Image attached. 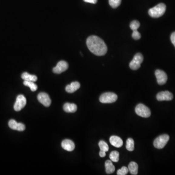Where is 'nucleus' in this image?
<instances>
[{
  "instance_id": "11",
  "label": "nucleus",
  "mask_w": 175,
  "mask_h": 175,
  "mask_svg": "<svg viewBox=\"0 0 175 175\" xmlns=\"http://www.w3.org/2000/svg\"><path fill=\"white\" fill-rule=\"evenodd\" d=\"M156 98L159 101H171L173 98V95L168 91H160L157 94Z\"/></svg>"
},
{
  "instance_id": "4",
  "label": "nucleus",
  "mask_w": 175,
  "mask_h": 175,
  "mask_svg": "<svg viewBox=\"0 0 175 175\" xmlns=\"http://www.w3.org/2000/svg\"><path fill=\"white\" fill-rule=\"evenodd\" d=\"M118 96L116 94L111 92H107L101 94L99 98V101L102 103H112L116 102Z\"/></svg>"
},
{
  "instance_id": "22",
  "label": "nucleus",
  "mask_w": 175,
  "mask_h": 175,
  "mask_svg": "<svg viewBox=\"0 0 175 175\" xmlns=\"http://www.w3.org/2000/svg\"><path fill=\"white\" fill-rule=\"evenodd\" d=\"M98 145L100 147V150L106 152L109 151V146L105 141H100L99 142Z\"/></svg>"
},
{
  "instance_id": "6",
  "label": "nucleus",
  "mask_w": 175,
  "mask_h": 175,
  "mask_svg": "<svg viewBox=\"0 0 175 175\" xmlns=\"http://www.w3.org/2000/svg\"><path fill=\"white\" fill-rule=\"evenodd\" d=\"M144 61L143 56L142 54L138 53L135 55L130 63V67L133 70H137L141 67V63Z\"/></svg>"
},
{
  "instance_id": "10",
  "label": "nucleus",
  "mask_w": 175,
  "mask_h": 175,
  "mask_svg": "<svg viewBox=\"0 0 175 175\" xmlns=\"http://www.w3.org/2000/svg\"><path fill=\"white\" fill-rule=\"evenodd\" d=\"M38 101L43 106L48 107L51 104V100L48 94L45 93H41L38 95Z\"/></svg>"
},
{
  "instance_id": "26",
  "label": "nucleus",
  "mask_w": 175,
  "mask_h": 175,
  "mask_svg": "<svg viewBox=\"0 0 175 175\" xmlns=\"http://www.w3.org/2000/svg\"><path fill=\"white\" fill-rule=\"evenodd\" d=\"M18 123L15 120L11 119L8 122V126L12 130H16L17 127Z\"/></svg>"
},
{
  "instance_id": "25",
  "label": "nucleus",
  "mask_w": 175,
  "mask_h": 175,
  "mask_svg": "<svg viewBox=\"0 0 175 175\" xmlns=\"http://www.w3.org/2000/svg\"><path fill=\"white\" fill-rule=\"evenodd\" d=\"M129 170L128 168L126 167H123L121 169L118 170L117 174L118 175H126L128 173Z\"/></svg>"
},
{
  "instance_id": "21",
  "label": "nucleus",
  "mask_w": 175,
  "mask_h": 175,
  "mask_svg": "<svg viewBox=\"0 0 175 175\" xmlns=\"http://www.w3.org/2000/svg\"><path fill=\"white\" fill-rule=\"evenodd\" d=\"M24 84L25 86L29 87L32 91H36L37 90V85L35 84L34 82L24 81Z\"/></svg>"
},
{
  "instance_id": "7",
  "label": "nucleus",
  "mask_w": 175,
  "mask_h": 175,
  "mask_svg": "<svg viewBox=\"0 0 175 175\" xmlns=\"http://www.w3.org/2000/svg\"><path fill=\"white\" fill-rule=\"evenodd\" d=\"M26 104V98L24 95L20 94L17 96L16 101L14 106V109L15 111H19L22 110Z\"/></svg>"
},
{
  "instance_id": "23",
  "label": "nucleus",
  "mask_w": 175,
  "mask_h": 175,
  "mask_svg": "<svg viewBox=\"0 0 175 175\" xmlns=\"http://www.w3.org/2000/svg\"><path fill=\"white\" fill-rule=\"evenodd\" d=\"M140 26V24L139 21H138L136 20H134V21H131L130 24V28L133 31L137 30Z\"/></svg>"
},
{
  "instance_id": "30",
  "label": "nucleus",
  "mask_w": 175,
  "mask_h": 175,
  "mask_svg": "<svg viewBox=\"0 0 175 175\" xmlns=\"http://www.w3.org/2000/svg\"><path fill=\"white\" fill-rule=\"evenodd\" d=\"M86 3H91V4H95L97 2V0H83Z\"/></svg>"
},
{
  "instance_id": "31",
  "label": "nucleus",
  "mask_w": 175,
  "mask_h": 175,
  "mask_svg": "<svg viewBox=\"0 0 175 175\" xmlns=\"http://www.w3.org/2000/svg\"><path fill=\"white\" fill-rule=\"evenodd\" d=\"M106 152L100 150L99 152V156H100L102 158H103L104 157L106 156Z\"/></svg>"
},
{
  "instance_id": "18",
  "label": "nucleus",
  "mask_w": 175,
  "mask_h": 175,
  "mask_svg": "<svg viewBox=\"0 0 175 175\" xmlns=\"http://www.w3.org/2000/svg\"><path fill=\"white\" fill-rule=\"evenodd\" d=\"M128 168L131 174L136 175L138 174V165L135 162H131L128 165Z\"/></svg>"
},
{
  "instance_id": "1",
  "label": "nucleus",
  "mask_w": 175,
  "mask_h": 175,
  "mask_svg": "<svg viewBox=\"0 0 175 175\" xmlns=\"http://www.w3.org/2000/svg\"><path fill=\"white\" fill-rule=\"evenodd\" d=\"M87 46L89 50L96 56H103L107 53V46L101 38L96 36H91L88 38Z\"/></svg>"
},
{
  "instance_id": "20",
  "label": "nucleus",
  "mask_w": 175,
  "mask_h": 175,
  "mask_svg": "<svg viewBox=\"0 0 175 175\" xmlns=\"http://www.w3.org/2000/svg\"><path fill=\"white\" fill-rule=\"evenodd\" d=\"M110 158L112 162H118L119 160V153L117 151H113L110 153Z\"/></svg>"
},
{
  "instance_id": "12",
  "label": "nucleus",
  "mask_w": 175,
  "mask_h": 175,
  "mask_svg": "<svg viewBox=\"0 0 175 175\" xmlns=\"http://www.w3.org/2000/svg\"><path fill=\"white\" fill-rule=\"evenodd\" d=\"M61 146L64 150H66L68 151H72L75 148V144L71 140L69 139H65L63 140L62 142Z\"/></svg>"
},
{
  "instance_id": "5",
  "label": "nucleus",
  "mask_w": 175,
  "mask_h": 175,
  "mask_svg": "<svg viewBox=\"0 0 175 175\" xmlns=\"http://www.w3.org/2000/svg\"><path fill=\"white\" fill-rule=\"evenodd\" d=\"M135 112L138 115L144 118H148L151 115L150 109L143 104H139L135 107Z\"/></svg>"
},
{
  "instance_id": "9",
  "label": "nucleus",
  "mask_w": 175,
  "mask_h": 175,
  "mask_svg": "<svg viewBox=\"0 0 175 175\" xmlns=\"http://www.w3.org/2000/svg\"><path fill=\"white\" fill-rule=\"evenodd\" d=\"M155 74L158 84L160 85H163L166 83L167 80V75L164 71L160 70H156Z\"/></svg>"
},
{
  "instance_id": "3",
  "label": "nucleus",
  "mask_w": 175,
  "mask_h": 175,
  "mask_svg": "<svg viewBox=\"0 0 175 175\" xmlns=\"http://www.w3.org/2000/svg\"><path fill=\"white\" fill-rule=\"evenodd\" d=\"M169 140V136L167 134H163L156 138L153 144L157 149H163Z\"/></svg>"
},
{
  "instance_id": "19",
  "label": "nucleus",
  "mask_w": 175,
  "mask_h": 175,
  "mask_svg": "<svg viewBox=\"0 0 175 175\" xmlns=\"http://www.w3.org/2000/svg\"><path fill=\"white\" fill-rule=\"evenodd\" d=\"M126 148L127 150L132 151L134 149V142L132 138H128L126 143Z\"/></svg>"
},
{
  "instance_id": "13",
  "label": "nucleus",
  "mask_w": 175,
  "mask_h": 175,
  "mask_svg": "<svg viewBox=\"0 0 175 175\" xmlns=\"http://www.w3.org/2000/svg\"><path fill=\"white\" fill-rule=\"evenodd\" d=\"M110 142L112 146L118 148L122 147L123 144V142L121 138L117 136H112L110 137Z\"/></svg>"
},
{
  "instance_id": "8",
  "label": "nucleus",
  "mask_w": 175,
  "mask_h": 175,
  "mask_svg": "<svg viewBox=\"0 0 175 175\" xmlns=\"http://www.w3.org/2000/svg\"><path fill=\"white\" fill-rule=\"evenodd\" d=\"M68 63L65 61H60L58 63L57 66L53 68V71L54 74H60L66 71L68 69Z\"/></svg>"
},
{
  "instance_id": "15",
  "label": "nucleus",
  "mask_w": 175,
  "mask_h": 175,
  "mask_svg": "<svg viewBox=\"0 0 175 175\" xmlns=\"http://www.w3.org/2000/svg\"><path fill=\"white\" fill-rule=\"evenodd\" d=\"M77 105L75 104L69 103H66L64 104L63 106V110L64 111L68 113H74L77 111Z\"/></svg>"
},
{
  "instance_id": "16",
  "label": "nucleus",
  "mask_w": 175,
  "mask_h": 175,
  "mask_svg": "<svg viewBox=\"0 0 175 175\" xmlns=\"http://www.w3.org/2000/svg\"><path fill=\"white\" fill-rule=\"evenodd\" d=\"M106 172L107 174H112L115 171V168L111 160H107L105 163Z\"/></svg>"
},
{
  "instance_id": "24",
  "label": "nucleus",
  "mask_w": 175,
  "mask_h": 175,
  "mask_svg": "<svg viewBox=\"0 0 175 175\" xmlns=\"http://www.w3.org/2000/svg\"><path fill=\"white\" fill-rule=\"evenodd\" d=\"M110 5L114 8L118 7L121 3V0H109Z\"/></svg>"
},
{
  "instance_id": "2",
  "label": "nucleus",
  "mask_w": 175,
  "mask_h": 175,
  "mask_svg": "<svg viewBox=\"0 0 175 175\" xmlns=\"http://www.w3.org/2000/svg\"><path fill=\"white\" fill-rule=\"evenodd\" d=\"M166 9L167 6L165 4L160 3L150 9L148 11V14L151 17L158 18L164 14Z\"/></svg>"
},
{
  "instance_id": "14",
  "label": "nucleus",
  "mask_w": 175,
  "mask_h": 175,
  "mask_svg": "<svg viewBox=\"0 0 175 175\" xmlns=\"http://www.w3.org/2000/svg\"><path fill=\"white\" fill-rule=\"evenodd\" d=\"M80 84L78 82H73L66 87V91L68 93H73L79 89Z\"/></svg>"
},
{
  "instance_id": "17",
  "label": "nucleus",
  "mask_w": 175,
  "mask_h": 175,
  "mask_svg": "<svg viewBox=\"0 0 175 175\" xmlns=\"http://www.w3.org/2000/svg\"><path fill=\"white\" fill-rule=\"evenodd\" d=\"M21 78L24 79V81H28L36 82L38 78L37 76L33 74H30L27 72H25L21 74Z\"/></svg>"
},
{
  "instance_id": "28",
  "label": "nucleus",
  "mask_w": 175,
  "mask_h": 175,
  "mask_svg": "<svg viewBox=\"0 0 175 175\" xmlns=\"http://www.w3.org/2000/svg\"><path fill=\"white\" fill-rule=\"evenodd\" d=\"M25 127L24 124L21 123H18L17 127L16 128L17 130L19 131H22L25 130Z\"/></svg>"
},
{
  "instance_id": "29",
  "label": "nucleus",
  "mask_w": 175,
  "mask_h": 175,
  "mask_svg": "<svg viewBox=\"0 0 175 175\" xmlns=\"http://www.w3.org/2000/svg\"><path fill=\"white\" fill-rule=\"evenodd\" d=\"M171 41L175 47V32H173L171 36Z\"/></svg>"
},
{
  "instance_id": "27",
  "label": "nucleus",
  "mask_w": 175,
  "mask_h": 175,
  "mask_svg": "<svg viewBox=\"0 0 175 175\" xmlns=\"http://www.w3.org/2000/svg\"><path fill=\"white\" fill-rule=\"evenodd\" d=\"M133 31L132 37L133 38V39H134L135 40H138L140 39L141 38V35L140 34L139 32H138L137 30H135V31Z\"/></svg>"
}]
</instances>
